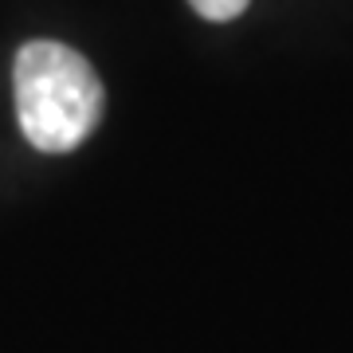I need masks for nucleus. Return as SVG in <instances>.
Returning a JSON list of instances; mask_svg holds the SVG:
<instances>
[{
  "instance_id": "1",
  "label": "nucleus",
  "mask_w": 353,
  "mask_h": 353,
  "mask_svg": "<svg viewBox=\"0 0 353 353\" xmlns=\"http://www.w3.org/2000/svg\"><path fill=\"white\" fill-rule=\"evenodd\" d=\"M16 118L24 138L43 153H71L102 118V83L94 67L67 43L32 39L12 67Z\"/></svg>"
},
{
  "instance_id": "2",
  "label": "nucleus",
  "mask_w": 353,
  "mask_h": 353,
  "mask_svg": "<svg viewBox=\"0 0 353 353\" xmlns=\"http://www.w3.org/2000/svg\"><path fill=\"white\" fill-rule=\"evenodd\" d=\"M189 4L196 8V16L212 20V24H228V20L243 16V8H248V0H189Z\"/></svg>"
}]
</instances>
